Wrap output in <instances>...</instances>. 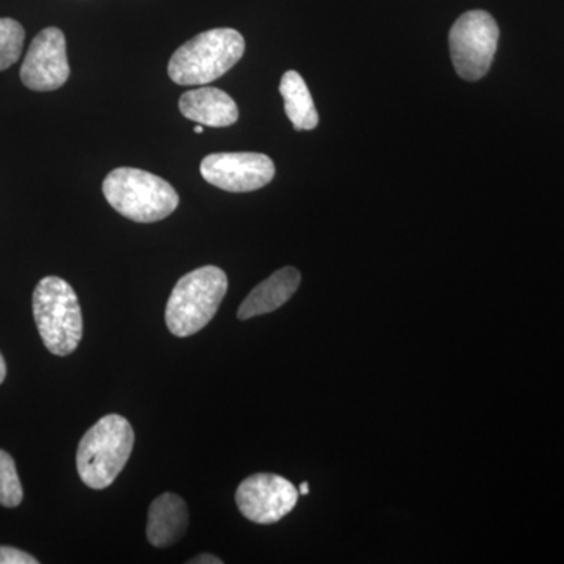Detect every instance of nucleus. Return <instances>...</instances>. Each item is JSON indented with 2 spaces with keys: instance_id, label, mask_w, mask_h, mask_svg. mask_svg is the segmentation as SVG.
<instances>
[{
  "instance_id": "1",
  "label": "nucleus",
  "mask_w": 564,
  "mask_h": 564,
  "mask_svg": "<svg viewBox=\"0 0 564 564\" xmlns=\"http://www.w3.org/2000/svg\"><path fill=\"white\" fill-rule=\"evenodd\" d=\"M135 434L128 419L109 414L84 434L76 464L80 480L88 488H109L124 469L133 451Z\"/></svg>"
},
{
  "instance_id": "2",
  "label": "nucleus",
  "mask_w": 564,
  "mask_h": 564,
  "mask_svg": "<svg viewBox=\"0 0 564 564\" xmlns=\"http://www.w3.org/2000/svg\"><path fill=\"white\" fill-rule=\"evenodd\" d=\"M102 192L118 214L137 223L165 220L180 206L170 182L139 169L113 170L104 180Z\"/></svg>"
},
{
  "instance_id": "3",
  "label": "nucleus",
  "mask_w": 564,
  "mask_h": 564,
  "mask_svg": "<svg viewBox=\"0 0 564 564\" xmlns=\"http://www.w3.org/2000/svg\"><path fill=\"white\" fill-rule=\"evenodd\" d=\"M242 33L212 29L182 44L169 65L170 79L177 85H206L220 79L243 57Z\"/></svg>"
},
{
  "instance_id": "4",
  "label": "nucleus",
  "mask_w": 564,
  "mask_h": 564,
  "mask_svg": "<svg viewBox=\"0 0 564 564\" xmlns=\"http://www.w3.org/2000/svg\"><path fill=\"white\" fill-rule=\"evenodd\" d=\"M228 292V276L214 265L202 267L182 276L166 303L165 322L176 337L202 332L217 314Z\"/></svg>"
},
{
  "instance_id": "5",
  "label": "nucleus",
  "mask_w": 564,
  "mask_h": 564,
  "mask_svg": "<svg viewBox=\"0 0 564 564\" xmlns=\"http://www.w3.org/2000/svg\"><path fill=\"white\" fill-rule=\"evenodd\" d=\"M33 317L43 344L55 356L77 350L84 334L79 299L68 282L43 278L33 292Z\"/></svg>"
},
{
  "instance_id": "6",
  "label": "nucleus",
  "mask_w": 564,
  "mask_h": 564,
  "mask_svg": "<svg viewBox=\"0 0 564 564\" xmlns=\"http://www.w3.org/2000/svg\"><path fill=\"white\" fill-rule=\"evenodd\" d=\"M499 25L486 11H467L458 18L448 35V43L459 77L475 82L488 74L499 44Z\"/></svg>"
},
{
  "instance_id": "7",
  "label": "nucleus",
  "mask_w": 564,
  "mask_h": 564,
  "mask_svg": "<svg viewBox=\"0 0 564 564\" xmlns=\"http://www.w3.org/2000/svg\"><path fill=\"white\" fill-rule=\"evenodd\" d=\"M299 497V489L288 478L276 474H254L237 488L236 502L248 521L267 525L292 513Z\"/></svg>"
},
{
  "instance_id": "8",
  "label": "nucleus",
  "mask_w": 564,
  "mask_h": 564,
  "mask_svg": "<svg viewBox=\"0 0 564 564\" xmlns=\"http://www.w3.org/2000/svg\"><path fill=\"white\" fill-rule=\"evenodd\" d=\"M274 163L259 152H218L202 162L204 180L225 192L259 191L273 181Z\"/></svg>"
},
{
  "instance_id": "9",
  "label": "nucleus",
  "mask_w": 564,
  "mask_h": 564,
  "mask_svg": "<svg viewBox=\"0 0 564 564\" xmlns=\"http://www.w3.org/2000/svg\"><path fill=\"white\" fill-rule=\"evenodd\" d=\"M69 77L66 39L61 29L47 28L32 41L21 66V80L33 91H54Z\"/></svg>"
},
{
  "instance_id": "10",
  "label": "nucleus",
  "mask_w": 564,
  "mask_h": 564,
  "mask_svg": "<svg viewBox=\"0 0 564 564\" xmlns=\"http://www.w3.org/2000/svg\"><path fill=\"white\" fill-rule=\"evenodd\" d=\"M302 274L293 267H284L278 270L272 276L267 278L261 284L256 285L250 295L240 304L237 317L240 321H250L273 313L284 306L292 299L293 293L299 291Z\"/></svg>"
},
{
  "instance_id": "11",
  "label": "nucleus",
  "mask_w": 564,
  "mask_h": 564,
  "mask_svg": "<svg viewBox=\"0 0 564 564\" xmlns=\"http://www.w3.org/2000/svg\"><path fill=\"white\" fill-rule=\"evenodd\" d=\"M181 113L188 120L210 128H228L239 120V109L228 93L204 87L184 93L180 101Z\"/></svg>"
},
{
  "instance_id": "12",
  "label": "nucleus",
  "mask_w": 564,
  "mask_h": 564,
  "mask_svg": "<svg viewBox=\"0 0 564 564\" xmlns=\"http://www.w3.org/2000/svg\"><path fill=\"white\" fill-rule=\"evenodd\" d=\"M187 525V503L177 494H162L148 510L147 538L154 547H170L177 543Z\"/></svg>"
},
{
  "instance_id": "13",
  "label": "nucleus",
  "mask_w": 564,
  "mask_h": 564,
  "mask_svg": "<svg viewBox=\"0 0 564 564\" xmlns=\"http://www.w3.org/2000/svg\"><path fill=\"white\" fill-rule=\"evenodd\" d=\"M280 91L284 98L285 115L296 131H313L318 124V113L306 82L296 70L282 76Z\"/></svg>"
},
{
  "instance_id": "14",
  "label": "nucleus",
  "mask_w": 564,
  "mask_h": 564,
  "mask_svg": "<svg viewBox=\"0 0 564 564\" xmlns=\"http://www.w3.org/2000/svg\"><path fill=\"white\" fill-rule=\"evenodd\" d=\"M25 32L20 22L0 18V70L20 61Z\"/></svg>"
},
{
  "instance_id": "15",
  "label": "nucleus",
  "mask_w": 564,
  "mask_h": 564,
  "mask_svg": "<svg viewBox=\"0 0 564 564\" xmlns=\"http://www.w3.org/2000/svg\"><path fill=\"white\" fill-rule=\"evenodd\" d=\"M22 497L24 491L18 477L17 464L6 451H0V505L17 508Z\"/></svg>"
},
{
  "instance_id": "16",
  "label": "nucleus",
  "mask_w": 564,
  "mask_h": 564,
  "mask_svg": "<svg viewBox=\"0 0 564 564\" xmlns=\"http://www.w3.org/2000/svg\"><path fill=\"white\" fill-rule=\"evenodd\" d=\"M0 564H39V560L20 549L0 545Z\"/></svg>"
},
{
  "instance_id": "17",
  "label": "nucleus",
  "mask_w": 564,
  "mask_h": 564,
  "mask_svg": "<svg viewBox=\"0 0 564 564\" xmlns=\"http://www.w3.org/2000/svg\"><path fill=\"white\" fill-rule=\"evenodd\" d=\"M191 563L192 564H196V563H199V564H221L223 560L217 558V556H215V555L203 554V555L196 556V558L192 560Z\"/></svg>"
},
{
  "instance_id": "18",
  "label": "nucleus",
  "mask_w": 564,
  "mask_h": 564,
  "mask_svg": "<svg viewBox=\"0 0 564 564\" xmlns=\"http://www.w3.org/2000/svg\"><path fill=\"white\" fill-rule=\"evenodd\" d=\"M7 375V364L6 359H3L2 352H0V384L3 383V380H6Z\"/></svg>"
},
{
  "instance_id": "19",
  "label": "nucleus",
  "mask_w": 564,
  "mask_h": 564,
  "mask_svg": "<svg viewBox=\"0 0 564 564\" xmlns=\"http://www.w3.org/2000/svg\"><path fill=\"white\" fill-rule=\"evenodd\" d=\"M300 494H302V496H307V494H310V485H307V481H304V484L300 486Z\"/></svg>"
},
{
  "instance_id": "20",
  "label": "nucleus",
  "mask_w": 564,
  "mask_h": 564,
  "mask_svg": "<svg viewBox=\"0 0 564 564\" xmlns=\"http://www.w3.org/2000/svg\"><path fill=\"white\" fill-rule=\"evenodd\" d=\"M203 132H204L203 124L196 126L195 133H203Z\"/></svg>"
}]
</instances>
